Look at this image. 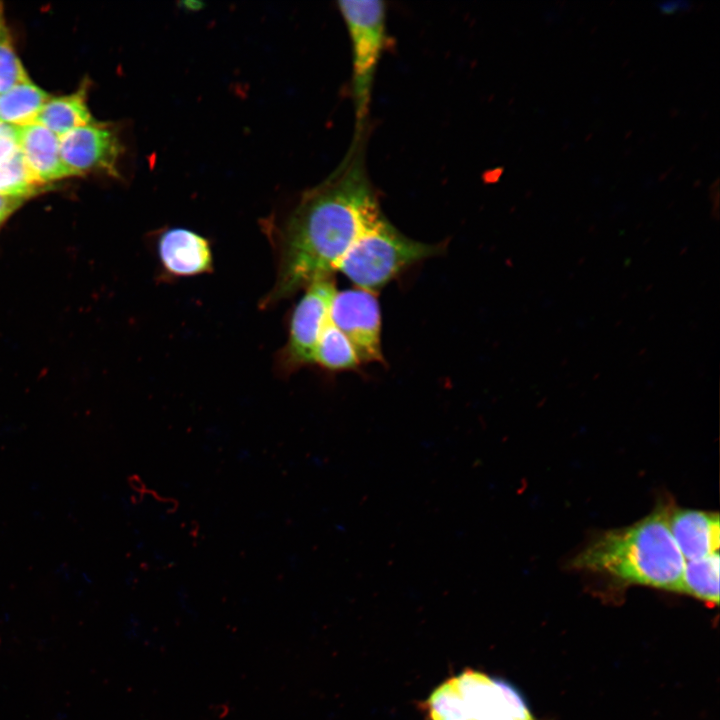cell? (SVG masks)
Masks as SVG:
<instances>
[{
	"label": "cell",
	"mask_w": 720,
	"mask_h": 720,
	"mask_svg": "<svg viewBox=\"0 0 720 720\" xmlns=\"http://www.w3.org/2000/svg\"><path fill=\"white\" fill-rule=\"evenodd\" d=\"M380 213L361 138L353 141L332 174L303 193L281 225L270 228L277 273L263 307L331 277L357 237Z\"/></svg>",
	"instance_id": "cell-1"
},
{
	"label": "cell",
	"mask_w": 720,
	"mask_h": 720,
	"mask_svg": "<svg viewBox=\"0 0 720 720\" xmlns=\"http://www.w3.org/2000/svg\"><path fill=\"white\" fill-rule=\"evenodd\" d=\"M668 514V507H658L630 526L602 533L573 565L627 583L679 592L686 561L670 532Z\"/></svg>",
	"instance_id": "cell-2"
},
{
	"label": "cell",
	"mask_w": 720,
	"mask_h": 720,
	"mask_svg": "<svg viewBox=\"0 0 720 720\" xmlns=\"http://www.w3.org/2000/svg\"><path fill=\"white\" fill-rule=\"evenodd\" d=\"M441 249L440 245L407 237L380 213L357 237L336 271L356 288L376 293L408 266Z\"/></svg>",
	"instance_id": "cell-3"
},
{
	"label": "cell",
	"mask_w": 720,
	"mask_h": 720,
	"mask_svg": "<svg viewBox=\"0 0 720 720\" xmlns=\"http://www.w3.org/2000/svg\"><path fill=\"white\" fill-rule=\"evenodd\" d=\"M426 706L431 720H534L511 685L475 670L444 681Z\"/></svg>",
	"instance_id": "cell-4"
},
{
	"label": "cell",
	"mask_w": 720,
	"mask_h": 720,
	"mask_svg": "<svg viewBox=\"0 0 720 720\" xmlns=\"http://www.w3.org/2000/svg\"><path fill=\"white\" fill-rule=\"evenodd\" d=\"M338 9L351 44L354 140L362 137L377 68L386 44V5L380 0H341Z\"/></svg>",
	"instance_id": "cell-5"
},
{
	"label": "cell",
	"mask_w": 720,
	"mask_h": 720,
	"mask_svg": "<svg viewBox=\"0 0 720 720\" xmlns=\"http://www.w3.org/2000/svg\"><path fill=\"white\" fill-rule=\"evenodd\" d=\"M336 291L331 277L318 279L305 288L292 311L288 340L280 354V364L286 372L313 364L314 351L329 320Z\"/></svg>",
	"instance_id": "cell-6"
},
{
	"label": "cell",
	"mask_w": 720,
	"mask_h": 720,
	"mask_svg": "<svg viewBox=\"0 0 720 720\" xmlns=\"http://www.w3.org/2000/svg\"><path fill=\"white\" fill-rule=\"evenodd\" d=\"M329 321L349 339L360 363L384 362L381 312L375 292L356 287L336 291Z\"/></svg>",
	"instance_id": "cell-7"
},
{
	"label": "cell",
	"mask_w": 720,
	"mask_h": 720,
	"mask_svg": "<svg viewBox=\"0 0 720 720\" xmlns=\"http://www.w3.org/2000/svg\"><path fill=\"white\" fill-rule=\"evenodd\" d=\"M59 138L62 160L74 176L93 171L118 175L121 143L112 126L95 121Z\"/></svg>",
	"instance_id": "cell-8"
},
{
	"label": "cell",
	"mask_w": 720,
	"mask_h": 720,
	"mask_svg": "<svg viewBox=\"0 0 720 720\" xmlns=\"http://www.w3.org/2000/svg\"><path fill=\"white\" fill-rule=\"evenodd\" d=\"M157 255L163 270L173 277H192L213 268L209 241L187 228L164 231L157 242Z\"/></svg>",
	"instance_id": "cell-9"
},
{
	"label": "cell",
	"mask_w": 720,
	"mask_h": 720,
	"mask_svg": "<svg viewBox=\"0 0 720 720\" xmlns=\"http://www.w3.org/2000/svg\"><path fill=\"white\" fill-rule=\"evenodd\" d=\"M668 525L685 561L718 552L720 519L717 512L669 508Z\"/></svg>",
	"instance_id": "cell-10"
},
{
	"label": "cell",
	"mask_w": 720,
	"mask_h": 720,
	"mask_svg": "<svg viewBox=\"0 0 720 720\" xmlns=\"http://www.w3.org/2000/svg\"><path fill=\"white\" fill-rule=\"evenodd\" d=\"M18 143L26 165L42 184L74 176L62 160L60 138L45 126H18Z\"/></svg>",
	"instance_id": "cell-11"
},
{
	"label": "cell",
	"mask_w": 720,
	"mask_h": 720,
	"mask_svg": "<svg viewBox=\"0 0 720 720\" xmlns=\"http://www.w3.org/2000/svg\"><path fill=\"white\" fill-rule=\"evenodd\" d=\"M86 86L73 94L50 98L40 111L39 123L61 137L65 133L95 122L86 104Z\"/></svg>",
	"instance_id": "cell-12"
},
{
	"label": "cell",
	"mask_w": 720,
	"mask_h": 720,
	"mask_svg": "<svg viewBox=\"0 0 720 720\" xmlns=\"http://www.w3.org/2000/svg\"><path fill=\"white\" fill-rule=\"evenodd\" d=\"M49 95L31 81L0 93V122L14 126L34 123Z\"/></svg>",
	"instance_id": "cell-13"
},
{
	"label": "cell",
	"mask_w": 720,
	"mask_h": 720,
	"mask_svg": "<svg viewBox=\"0 0 720 720\" xmlns=\"http://www.w3.org/2000/svg\"><path fill=\"white\" fill-rule=\"evenodd\" d=\"M719 553L685 562L680 593H686L710 605L719 601Z\"/></svg>",
	"instance_id": "cell-14"
},
{
	"label": "cell",
	"mask_w": 720,
	"mask_h": 720,
	"mask_svg": "<svg viewBox=\"0 0 720 720\" xmlns=\"http://www.w3.org/2000/svg\"><path fill=\"white\" fill-rule=\"evenodd\" d=\"M313 363L331 371L352 370L361 364L349 339L329 320L317 342Z\"/></svg>",
	"instance_id": "cell-15"
},
{
	"label": "cell",
	"mask_w": 720,
	"mask_h": 720,
	"mask_svg": "<svg viewBox=\"0 0 720 720\" xmlns=\"http://www.w3.org/2000/svg\"><path fill=\"white\" fill-rule=\"evenodd\" d=\"M42 185L29 170L20 151L0 163V194L24 200L38 192Z\"/></svg>",
	"instance_id": "cell-16"
},
{
	"label": "cell",
	"mask_w": 720,
	"mask_h": 720,
	"mask_svg": "<svg viewBox=\"0 0 720 720\" xmlns=\"http://www.w3.org/2000/svg\"><path fill=\"white\" fill-rule=\"evenodd\" d=\"M28 81L30 79L14 50L0 3V93Z\"/></svg>",
	"instance_id": "cell-17"
},
{
	"label": "cell",
	"mask_w": 720,
	"mask_h": 720,
	"mask_svg": "<svg viewBox=\"0 0 720 720\" xmlns=\"http://www.w3.org/2000/svg\"><path fill=\"white\" fill-rule=\"evenodd\" d=\"M19 151L18 126L0 122V163Z\"/></svg>",
	"instance_id": "cell-18"
},
{
	"label": "cell",
	"mask_w": 720,
	"mask_h": 720,
	"mask_svg": "<svg viewBox=\"0 0 720 720\" xmlns=\"http://www.w3.org/2000/svg\"><path fill=\"white\" fill-rule=\"evenodd\" d=\"M22 202V199L0 194V224L16 210Z\"/></svg>",
	"instance_id": "cell-19"
}]
</instances>
